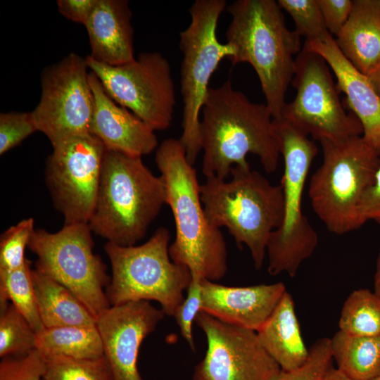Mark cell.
<instances>
[{"instance_id":"obj_22","label":"cell","mask_w":380,"mask_h":380,"mask_svg":"<svg viewBox=\"0 0 380 380\" xmlns=\"http://www.w3.org/2000/svg\"><path fill=\"white\" fill-rule=\"evenodd\" d=\"M256 332L263 348L281 370L295 369L307 360L309 349L301 334L293 297L287 291Z\"/></svg>"},{"instance_id":"obj_34","label":"cell","mask_w":380,"mask_h":380,"mask_svg":"<svg viewBox=\"0 0 380 380\" xmlns=\"http://www.w3.org/2000/svg\"><path fill=\"white\" fill-rule=\"evenodd\" d=\"M191 282L186 289V296L177 308L173 317L180 333L191 349L194 350L195 343L192 326L198 314L202 311V278L191 275Z\"/></svg>"},{"instance_id":"obj_8","label":"cell","mask_w":380,"mask_h":380,"mask_svg":"<svg viewBox=\"0 0 380 380\" xmlns=\"http://www.w3.org/2000/svg\"><path fill=\"white\" fill-rule=\"evenodd\" d=\"M170 239L169 230L159 227L139 246L104 245L112 269L106 292L110 305L154 300L165 315L173 317L192 276L186 267L172 260Z\"/></svg>"},{"instance_id":"obj_38","label":"cell","mask_w":380,"mask_h":380,"mask_svg":"<svg viewBox=\"0 0 380 380\" xmlns=\"http://www.w3.org/2000/svg\"><path fill=\"white\" fill-rule=\"evenodd\" d=\"M98 0H58V11L66 18L84 25L88 22Z\"/></svg>"},{"instance_id":"obj_9","label":"cell","mask_w":380,"mask_h":380,"mask_svg":"<svg viewBox=\"0 0 380 380\" xmlns=\"http://www.w3.org/2000/svg\"><path fill=\"white\" fill-rule=\"evenodd\" d=\"M225 0H196L189 8L191 22L179 33L182 53L181 94L183 101L182 133L179 139L186 158L194 165L201 151L200 118L209 82L220 61L235 53L234 47L219 42L216 30L225 9Z\"/></svg>"},{"instance_id":"obj_10","label":"cell","mask_w":380,"mask_h":380,"mask_svg":"<svg viewBox=\"0 0 380 380\" xmlns=\"http://www.w3.org/2000/svg\"><path fill=\"white\" fill-rule=\"evenodd\" d=\"M92 233L88 223L64 224L53 233L35 229L28 248L37 258L34 270L68 289L97 319L111 306L104 292L110 277L94 252Z\"/></svg>"},{"instance_id":"obj_35","label":"cell","mask_w":380,"mask_h":380,"mask_svg":"<svg viewBox=\"0 0 380 380\" xmlns=\"http://www.w3.org/2000/svg\"><path fill=\"white\" fill-rule=\"evenodd\" d=\"M45 357L37 349L25 356L3 358L0 380H43Z\"/></svg>"},{"instance_id":"obj_40","label":"cell","mask_w":380,"mask_h":380,"mask_svg":"<svg viewBox=\"0 0 380 380\" xmlns=\"http://www.w3.org/2000/svg\"><path fill=\"white\" fill-rule=\"evenodd\" d=\"M320 380H352L336 367H330Z\"/></svg>"},{"instance_id":"obj_33","label":"cell","mask_w":380,"mask_h":380,"mask_svg":"<svg viewBox=\"0 0 380 380\" xmlns=\"http://www.w3.org/2000/svg\"><path fill=\"white\" fill-rule=\"evenodd\" d=\"M38 131L32 112L0 114V154L3 155Z\"/></svg>"},{"instance_id":"obj_36","label":"cell","mask_w":380,"mask_h":380,"mask_svg":"<svg viewBox=\"0 0 380 380\" xmlns=\"http://www.w3.org/2000/svg\"><path fill=\"white\" fill-rule=\"evenodd\" d=\"M325 26L331 35L336 36L352 10V0H317Z\"/></svg>"},{"instance_id":"obj_32","label":"cell","mask_w":380,"mask_h":380,"mask_svg":"<svg viewBox=\"0 0 380 380\" xmlns=\"http://www.w3.org/2000/svg\"><path fill=\"white\" fill-rule=\"evenodd\" d=\"M333 362L330 338L317 339L309 348L307 360L299 367L282 371L275 380H320Z\"/></svg>"},{"instance_id":"obj_12","label":"cell","mask_w":380,"mask_h":380,"mask_svg":"<svg viewBox=\"0 0 380 380\" xmlns=\"http://www.w3.org/2000/svg\"><path fill=\"white\" fill-rule=\"evenodd\" d=\"M87 65L106 94L135 114L154 131L169 128L176 104L170 63L159 52L140 53L134 61L110 66L94 60Z\"/></svg>"},{"instance_id":"obj_28","label":"cell","mask_w":380,"mask_h":380,"mask_svg":"<svg viewBox=\"0 0 380 380\" xmlns=\"http://www.w3.org/2000/svg\"><path fill=\"white\" fill-rule=\"evenodd\" d=\"M0 311V357H23L37 349V333L23 314L12 303Z\"/></svg>"},{"instance_id":"obj_7","label":"cell","mask_w":380,"mask_h":380,"mask_svg":"<svg viewBox=\"0 0 380 380\" xmlns=\"http://www.w3.org/2000/svg\"><path fill=\"white\" fill-rule=\"evenodd\" d=\"M273 127L284 160L280 184L284 215L267 244V272L272 276L286 273L294 277L318 245L317 233L302 208L304 188L318 148L308 135L281 118L273 119Z\"/></svg>"},{"instance_id":"obj_5","label":"cell","mask_w":380,"mask_h":380,"mask_svg":"<svg viewBox=\"0 0 380 380\" xmlns=\"http://www.w3.org/2000/svg\"><path fill=\"white\" fill-rule=\"evenodd\" d=\"M166 204L161 176L141 157L106 151L94 210L89 225L95 234L116 245L134 246Z\"/></svg>"},{"instance_id":"obj_26","label":"cell","mask_w":380,"mask_h":380,"mask_svg":"<svg viewBox=\"0 0 380 380\" xmlns=\"http://www.w3.org/2000/svg\"><path fill=\"white\" fill-rule=\"evenodd\" d=\"M31 262L15 270L0 271V308L9 301L27 319L37 334L45 329L39 317L36 302Z\"/></svg>"},{"instance_id":"obj_24","label":"cell","mask_w":380,"mask_h":380,"mask_svg":"<svg viewBox=\"0 0 380 380\" xmlns=\"http://www.w3.org/2000/svg\"><path fill=\"white\" fill-rule=\"evenodd\" d=\"M336 369L352 380H371L380 374V335L353 336L340 330L330 338Z\"/></svg>"},{"instance_id":"obj_15","label":"cell","mask_w":380,"mask_h":380,"mask_svg":"<svg viewBox=\"0 0 380 380\" xmlns=\"http://www.w3.org/2000/svg\"><path fill=\"white\" fill-rule=\"evenodd\" d=\"M195 323L205 336L207 350L195 367L194 380H275L280 373L255 331L224 322L203 311Z\"/></svg>"},{"instance_id":"obj_16","label":"cell","mask_w":380,"mask_h":380,"mask_svg":"<svg viewBox=\"0 0 380 380\" xmlns=\"http://www.w3.org/2000/svg\"><path fill=\"white\" fill-rule=\"evenodd\" d=\"M165 315L146 300L111 305L99 315L96 327L113 380H143L137 364L141 345Z\"/></svg>"},{"instance_id":"obj_25","label":"cell","mask_w":380,"mask_h":380,"mask_svg":"<svg viewBox=\"0 0 380 380\" xmlns=\"http://www.w3.org/2000/svg\"><path fill=\"white\" fill-rule=\"evenodd\" d=\"M37 349L44 356L60 355L81 360L103 356V342L97 327L45 328L37 334Z\"/></svg>"},{"instance_id":"obj_23","label":"cell","mask_w":380,"mask_h":380,"mask_svg":"<svg viewBox=\"0 0 380 380\" xmlns=\"http://www.w3.org/2000/svg\"><path fill=\"white\" fill-rule=\"evenodd\" d=\"M38 312L45 328L96 327L97 319L68 289L32 270Z\"/></svg>"},{"instance_id":"obj_13","label":"cell","mask_w":380,"mask_h":380,"mask_svg":"<svg viewBox=\"0 0 380 380\" xmlns=\"http://www.w3.org/2000/svg\"><path fill=\"white\" fill-rule=\"evenodd\" d=\"M88 69L85 58L71 53L42 72L40 101L32 113L52 146L90 133L94 96Z\"/></svg>"},{"instance_id":"obj_41","label":"cell","mask_w":380,"mask_h":380,"mask_svg":"<svg viewBox=\"0 0 380 380\" xmlns=\"http://www.w3.org/2000/svg\"><path fill=\"white\" fill-rule=\"evenodd\" d=\"M374 291L380 297V251L376 261L374 275Z\"/></svg>"},{"instance_id":"obj_18","label":"cell","mask_w":380,"mask_h":380,"mask_svg":"<svg viewBox=\"0 0 380 380\" xmlns=\"http://www.w3.org/2000/svg\"><path fill=\"white\" fill-rule=\"evenodd\" d=\"M89 79L94 96L90 134L99 139L108 151L141 157L154 151L158 146L155 131L115 102L91 71Z\"/></svg>"},{"instance_id":"obj_29","label":"cell","mask_w":380,"mask_h":380,"mask_svg":"<svg viewBox=\"0 0 380 380\" xmlns=\"http://www.w3.org/2000/svg\"><path fill=\"white\" fill-rule=\"evenodd\" d=\"M44 357L43 380H113L104 356L82 360L60 355Z\"/></svg>"},{"instance_id":"obj_4","label":"cell","mask_w":380,"mask_h":380,"mask_svg":"<svg viewBox=\"0 0 380 380\" xmlns=\"http://www.w3.org/2000/svg\"><path fill=\"white\" fill-rule=\"evenodd\" d=\"M230 175L229 180L207 177L200 185L205 216L212 226L226 227L239 248L245 245L260 270L270 238L283 220L282 187L271 184L249 164L233 166Z\"/></svg>"},{"instance_id":"obj_1","label":"cell","mask_w":380,"mask_h":380,"mask_svg":"<svg viewBox=\"0 0 380 380\" xmlns=\"http://www.w3.org/2000/svg\"><path fill=\"white\" fill-rule=\"evenodd\" d=\"M200 119L205 178L226 179L234 165H247L248 153L257 156L267 173L274 172L280 156L273 117L266 103L251 101L227 80L210 87Z\"/></svg>"},{"instance_id":"obj_11","label":"cell","mask_w":380,"mask_h":380,"mask_svg":"<svg viewBox=\"0 0 380 380\" xmlns=\"http://www.w3.org/2000/svg\"><path fill=\"white\" fill-rule=\"evenodd\" d=\"M291 84L296 96L280 118L319 141L341 142L362 135L360 121L346 111L331 69L320 55L302 48Z\"/></svg>"},{"instance_id":"obj_2","label":"cell","mask_w":380,"mask_h":380,"mask_svg":"<svg viewBox=\"0 0 380 380\" xmlns=\"http://www.w3.org/2000/svg\"><path fill=\"white\" fill-rule=\"evenodd\" d=\"M155 162L175 223V238L169 247L172 260L186 267L191 275L221 279L227 271L226 243L220 229L206 218L196 170L179 139H165L156 151Z\"/></svg>"},{"instance_id":"obj_3","label":"cell","mask_w":380,"mask_h":380,"mask_svg":"<svg viewBox=\"0 0 380 380\" xmlns=\"http://www.w3.org/2000/svg\"><path fill=\"white\" fill-rule=\"evenodd\" d=\"M232 16L227 42L235 49L232 65L248 63L259 79L273 119L279 118L302 50L300 37L286 25L274 0H237L227 8Z\"/></svg>"},{"instance_id":"obj_37","label":"cell","mask_w":380,"mask_h":380,"mask_svg":"<svg viewBox=\"0 0 380 380\" xmlns=\"http://www.w3.org/2000/svg\"><path fill=\"white\" fill-rule=\"evenodd\" d=\"M360 214L365 223L373 220L380 224V165L376 172L372 184L362 198Z\"/></svg>"},{"instance_id":"obj_20","label":"cell","mask_w":380,"mask_h":380,"mask_svg":"<svg viewBox=\"0 0 380 380\" xmlns=\"http://www.w3.org/2000/svg\"><path fill=\"white\" fill-rule=\"evenodd\" d=\"M132 12L127 0H98L88 22L91 54L94 60L110 66L135 59Z\"/></svg>"},{"instance_id":"obj_6","label":"cell","mask_w":380,"mask_h":380,"mask_svg":"<svg viewBox=\"0 0 380 380\" xmlns=\"http://www.w3.org/2000/svg\"><path fill=\"white\" fill-rule=\"evenodd\" d=\"M319 142L323 160L310 177L308 196L314 213L327 229L343 235L365 224L360 205L374 182L380 156L362 136Z\"/></svg>"},{"instance_id":"obj_17","label":"cell","mask_w":380,"mask_h":380,"mask_svg":"<svg viewBox=\"0 0 380 380\" xmlns=\"http://www.w3.org/2000/svg\"><path fill=\"white\" fill-rule=\"evenodd\" d=\"M201 290L203 312L258 331L279 303L286 287L283 282L230 286L202 279Z\"/></svg>"},{"instance_id":"obj_14","label":"cell","mask_w":380,"mask_h":380,"mask_svg":"<svg viewBox=\"0 0 380 380\" xmlns=\"http://www.w3.org/2000/svg\"><path fill=\"white\" fill-rule=\"evenodd\" d=\"M106 148L91 134L73 137L53 146L46 165V183L64 224L89 223L95 208Z\"/></svg>"},{"instance_id":"obj_21","label":"cell","mask_w":380,"mask_h":380,"mask_svg":"<svg viewBox=\"0 0 380 380\" xmlns=\"http://www.w3.org/2000/svg\"><path fill=\"white\" fill-rule=\"evenodd\" d=\"M336 37L345 58L367 76L380 61V0H353L350 15Z\"/></svg>"},{"instance_id":"obj_42","label":"cell","mask_w":380,"mask_h":380,"mask_svg":"<svg viewBox=\"0 0 380 380\" xmlns=\"http://www.w3.org/2000/svg\"><path fill=\"white\" fill-rule=\"evenodd\" d=\"M371 380H380V374L377 376L374 377V379Z\"/></svg>"},{"instance_id":"obj_30","label":"cell","mask_w":380,"mask_h":380,"mask_svg":"<svg viewBox=\"0 0 380 380\" xmlns=\"http://www.w3.org/2000/svg\"><path fill=\"white\" fill-rule=\"evenodd\" d=\"M295 24V32L305 42L324 40L331 35L327 30L317 0H278Z\"/></svg>"},{"instance_id":"obj_39","label":"cell","mask_w":380,"mask_h":380,"mask_svg":"<svg viewBox=\"0 0 380 380\" xmlns=\"http://www.w3.org/2000/svg\"><path fill=\"white\" fill-rule=\"evenodd\" d=\"M367 77L380 96V61L375 68L367 75Z\"/></svg>"},{"instance_id":"obj_31","label":"cell","mask_w":380,"mask_h":380,"mask_svg":"<svg viewBox=\"0 0 380 380\" xmlns=\"http://www.w3.org/2000/svg\"><path fill=\"white\" fill-rule=\"evenodd\" d=\"M32 217L23 219L8 228L0 239V271L21 267L26 260L25 251L34 230Z\"/></svg>"},{"instance_id":"obj_19","label":"cell","mask_w":380,"mask_h":380,"mask_svg":"<svg viewBox=\"0 0 380 380\" xmlns=\"http://www.w3.org/2000/svg\"><path fill=\"white\" fill-rule=\"evenodd\" d=\"M303 49L320 55L336 76L337 87L360 121L364 140L380 156V96L367 76L357 70L329 35L324 40L305 42Z\"/></svg>"},{"instance_id":"obj_27","label":"cell","mask_w":380,"mask_h":380,"mask_svg":"<svg viewBox=\"0 0 380 380\" xmlns=\"http://www.w3.org/2000/svg\"><path fill=\"white\" fill-rule=\"evenodd\" d=\"M338 327L353 336L380 335V297L367 289L352 291L343 303Z\"/></svg>"}]
</instances>
